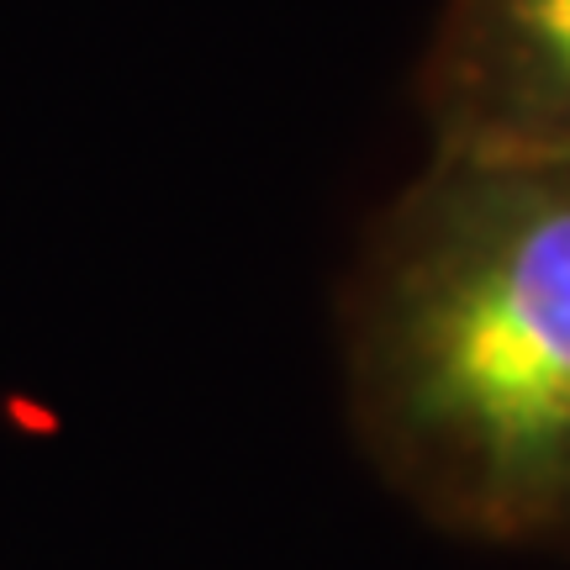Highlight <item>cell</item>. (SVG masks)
<instances>
[{
    "label": "cell",
    "instance_id": "2",
    "mask_svg": "<svg viewBox=\"0 0 570 570\" xmlns=\"http://www.w3.org/2000/svg\"><path fill=\"white\" fill-rule=\"evenodd\" d=\"M417 106L428 159L570 164V0H444Z\"/></svg>",
    "mask_w": 570,
    "mask_h": 570
},
{
    "label": "cell",
    "instance_id": "1",
    "mask_svg": "<svg viewBox=\"0 0 570 570\" xmlns=\"http://www.w3.org/2000/svg\"><path fill=\"white\" fill-rule=\"evenodd\" d=\"M375 465L460 533H570V164L428 159L338 296Z\"/></svg>",
    "mask_w": 570,
    "mask_h": 570
}]
</instances>
